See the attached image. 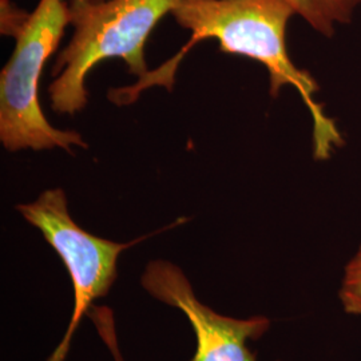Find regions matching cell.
<instances>
[{
	"label": "cell",
	"mask_w": 361,
	"mask_h": 361,
	"mask_svg": "<svg viewBox=\"0 0 361 361\" xmlns=\"http://www.w3.org/2000/svg\"><path fill=\"white\" fill-rule=\"evenodd\" d=\"M170 15L180 28L190 32L189 42L168 62L150 70L135 83L109 91L111 104H135L143 91L154 86L173 91L185 55L195 44L213 39L219 42V51L265 66L273 98L285 86L298 91L313 122V155L317 161L328 159L344 145L335 121L325 114L323 104L316 99L320 90L316 79L298 68L288 52V23L296 15L288 0H180Z\"/></svg>",
	"instance_id": "1"
},
{
	"label": "cell",
	"mask_w": 361,
	"mask_h": 361,
	"mask_svg": "<svg viewBox=\"0 0 361 361\" xmlns=\"http://www.w3.org/2000/svg\"><path fill=\"white\" fill-rule=\"evenodd\" d=\"M180 0H67L70 42L55 58L49 87L52 111L75 116L89 104L86 79L94 67L121 59L137 79L150 70L146 43Z\"/></svg>",
	"instance_id": "2"
},
{
	"label": "cell",
	"mask_w": 361,
	"mask_h": 361,
	"mask_svg": "<svg viewBox=\"0 0 361 361\" xmlns=\"http://www.w3.org/2000/svg\"><path fill=\"white\" fill-rule=\"evenodd\" d=\"M67 26V0H39L13 37V55L0 73V142L11 153L89 149L77 130L54 128L39 99L43 70L58 50Z\"/></svg>",
	"instance_id": "3"
},
{
	"label": "cell",
	"mask_w": 361,
	"mask_h": 361,
	"mask_svg": "<svg viewBox=\"0 0 361 361\" xmlns=\"http://www.w3.org/2000/svg\"><path fill=\"white\" fill-rule=\"evenodd\" d=\"M16 210L43 234L63 261L73 281L75 296L73 320L50 360L63 361L82 316L94 300L106 296L114 284L119 255L146 237L122 244L86 232L71 217L65 190L61 188L44 190L35 201L20 204Z\"/></svg>",
	"instance_id": "4"
},
{
	"label": "cell",
	"mask_w": 361,
	"mask_h": 361,
	"mask_svg": "<svg viewBox=\"0 0 361 361\" xmlns=\"http://www.w3.org/2000/svg\"><path fill=\"white\" fill-rule=\"evenodd\" d=\"M143 288L152 296L183 312L197 337L195 355L190 361H257L246 347L269 329L264 316L245 320L219 314L197 300L183 271L169 261L149 262L142 276Z\"/></svg>",
	"instance_id": "5"
},
{
	"label": "cell",
	"mask_w": 361,
	"mask_h": 361,
	"mask_svg": "<svg viewBox=\"0 0 361 361\" xmlns=\"http://www.w3.org/2000/svg\"><path fill=\"white\" fill-rule=\"evenodd\" d=\"M296 15L325 38L335 35L336 27L352 22L361 0H288Z\"/></svg>",
	"instance_id": "6"
},
{
	"label": "cell",
	"mask_w": 361,
	"mask_h": 361,
	"mask_svg": "<svg viewBox=\"0 0 361 361\" xmlns=\"http://www.w3.org/2000/svg\"><path fill=\"white\" fill-rule=\"evenodd\" d=\"M338 297L347 313L361 317V245L345 267Z\"/></svg>",
	"instance_id": "7"
},
{
	"label": "cell",
	"mask_w": 361,
	"mask_h": 361,
	"mask_svg": "<svg viewBox=\"0 0 361 361\" xmlns=\"http://www.w3.org/2000/svg\"><path fill=\"white\" fill-rule=\"evenodd\" d=\"M28 13L15 6L11 0H0V28L3 35L13 37L25 23Z\"/></svg>",
	"instance_id": "8"
},
{
	"label": "cell",
	"mask_w": 361,
	"mask_h": 361,
	"mask_svg": "<svg viewBox=\"0 0 361 361\" xmlns=\"http://www.w3.org/2000/svg\"><path fill=\"white\" fill-rule=\"evenodd\" d=\"M97 1H101V0H97Z\"/></svg>",
	"instance_id": "9"
}]
</instances>
